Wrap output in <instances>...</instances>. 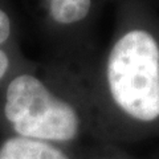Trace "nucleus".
<instances>
[{"mask_svg": "<svg viewBox=\"0 0 159 159\" xmlns=\"http://www.w3.org/2000/svg\"><path fill=\"white\" fill-rule=\"evenodd\" d=\"M113 102L139 122L159 118V45L151 33L133 29L114 44L106 65Z\"/></svg>", "mask_w": 159, "mask_h": 159, "instance_id": "obj_1", "label": "nucleus"}, {"mask_svg": "<svg viewBox=\"0 0 159 159\" xmlns=\"http://www.w3.org/2000/svg\"><path fill=\"white\" fill-rule=\"evenodd\" d=\"M3 114L13 135L62 146L81 131V117L70 102L56 96L41 80L19 74L6 89Z\"/></svg>", "mask_w": 159, "mask_h": 159, "instance_id": "obj_2", "label": "nucleus"}, {"mask_svg": "<svg viewBox=\"0 0 159 159\" xmlns=\"http://www.w3.org/2000/svg\"><path fill=\"white\" fill-rule=\"evenodd\" d=\"M0 159H73L62 146L11 135L0 143Z\"/></svg>", "mask_w": 159, "mask_h": 159, "instance_id": "obj_3", "label": "nucleus"}, {"mask_svg": "<svg viewBox=\"0 0 159 159\" xmlns=\"http://www.w3.org/2000/svg\"><path fill=\"white\" fill-rule=\"evenodd\" d=\"M92 0H49V15L58 24H73L84 20Z\"/></svg>", "mask_w": 159, "mask_h": 159, "instance_id": "obj_4", "label": "nucleus"}, {"mask_svg": "<svg viewBox=\"0 0 159 159\" xmlns=\"http://www.w3.org/2000/svg\"><path fill=\"white\" fill-rule=\"evenodd\" d=\"M9 34H11V20L3 9H0V44L7 41Z\"/></svg>", "mask_w": 159, "mask_h": 159, "instance_id": "obj_5", "label": "nucleus"}, {"mask_svg": "<svg viewBox=\"0 0 159 159\" xmlns=\"http://www.w3.org/2000/svg\"><path fill=\"white\" fill-rule=\"evenodd\" d=\"M8 68H9V57L3 49H0V81L7 74Z\"/></svg>", "mask_w": 159, "mask_h": 159, "instance_id": "obj_6", "label": "nucleus"}]
</instances>
